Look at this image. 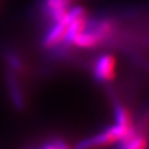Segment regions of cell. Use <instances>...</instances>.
<instances>
[{"label":"cell","instance_id":"1","mask_svg":"<svg viewBox=\"0 0 149 149\" xmlns=\"http://www.w3.org/2000/svg\"><path fill=\"white\" fill-rule=\"evenodd\" d=\"M135 133H130L128 130H126L122 126L115 124V125L107 128V130L97 134V135L92 136L88 139L79 142L76 146V149H94L98 148V147L100 148V147L114 144V143L119 142V141L123 143Z\"/></svg>","mask_w":149,"mask_h":149},{"label":"cell","instance_id":"2","mask_svg":"<svg viewBox=\"0 0 149 149\" xmlns=\"http://www.w3.org/2000/svg\"><path fill=\"white\" fill-rule=\"evenodd\" d=\"M74 0H38L40 14L49 24L60 20L70 10Z\"/></svg>","mask_w":149,"mask_h":149},{"label":"cell","instance_id":"3","mask_svg":"<svg viewBox=\"0 0 149 149\" xmlns=\"http://www.w3.org/2000/svg\"><path fill=\"white\" fill-rule=\"evenodd\" d=\"M94 74L102 82L112 81L116 74V59L110 54L98 57L94 65Z\"/></svg>","mask_w":149,"mask_h":149},{"label":"cell","instance_id":"4","mask_svg":"<svg viewBox=\"0 0 149 149\" xmlns=\"http://www.w3.org/2000/svg\"><path fill=\"white\" fill-rule=\"evenodd\" d=\"M17 74H18L8 70L5 74V82H6L7 89H8L9 97L12 100L14 106L18 110H22L25 107V98H24L23 90L20 86Z\"/></svg>","mask_w":149,"mask_h":149},{"label":"cell","instance_id":"5","mask_svg":"<svg viewBox=\"0 0 149 149\" xmlns=\"http://www.w3.org/2000/svg\"><path fill=\"white\" fill-rule=\"evenodd\" d=\"M2 54H3V59L5 61V64L6 66L8 68L9 70H12V72H22L24 68V63H23V60L22 58L20 57L17 51H15L14 49L12 48H4L2 50Z\"/></svg>","mask_w":149,"mask_h":149},{"label":"cell","instance_id":"6","mask_svg":"<svg viewBox=\"0 0 149 149\" xmlns=\"http://www.w3.org/2000/svg\"><path fill=\"white\" fill-rule=\"evenodd\" d=\"M115 118H116V124L122 126L126 130H128L130 133H135L136 132L135 128H134L133 119H132L130 113L125 108L121 107V106H117L116 111H115Z\"/></svg>","mask_w":149,"mask_h":149},{"label":"cell","instance_id":"7","mask_svg":"<svg viewBox=\"0 0 149 149\" xmlns=\"http://www.w3.org/2000/svg\"><path fill=\"white\" fill-rule=\"evenodd\" d=\"M122 144V149H146L148 147V140L145 136L135 133Z\"/></svg>","mask_w":149,"mask_h":149},{"label":"cell","instance_id":"8","mask_svg":"<svg viewBox=\"0 0 149 149\" xmlns=\"http://www.w3.org/2000/svg\"><path fill=\"white\" fill-rule=\"evenodd\" d=\"M33 149H68L66 143L59 139H51L44 142L40 146L33 147Z\"/></svg>","mask_w":149,"mask_h":149}]
</instances>
